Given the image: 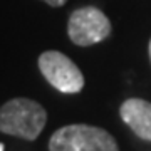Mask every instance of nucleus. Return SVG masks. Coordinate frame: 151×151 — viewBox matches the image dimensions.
<instances>
[{"mask_svg": "<svg viewBox=\"0 0 151 151\" xmlns=\"http://www.w3.org/2000/svg\"><path fill=\"white\" fill-rule=\"evenodd\" d=\"M47 123V113L39 103L27 97L10 99L0 108V131L34 141Z\"/></svg>", "mask_w": 151, "mask_h": 151, "instance_id": "f257e3e1", "label": "nucleus"}, {"mask_svg": "<svg viewBox=\"0 0 151 151\" xmlns=\"http://www.w3.org/2000/svg\"><path fill=\"white\" fill-rule=\"evenodd\" d=\"M49 151H119L108 131L89 124H69L49 139Z\"/></svg>", "mask_w": 151, "mask_h": 151, "instance_id": "f03ea898", "label": "nucleus"}, {"mask_svg": "<svg viewBox=\"0 0 151 151\" xmlns=\"http://www.w3.org/2000/svg\"><path fill=\"white\" fill-rule=\"evenodd\" d=\"M39 69L50 86L65 94H76L84 87V76L72 60L57 50H47L39 57Z\"/></svg>", "mask_w": 151, "mask_h": 151, "instance_id": "7ed1b4c3", "label": "nucleus"}, {"mask_svg": "<svg viewBox=\"0 0 151 151\" xmlns=\"http://www.w3.org/2000/svg\"><path fill=\"white\" fill-rule=\"evenodd\" d=\"M67 34L76 45H92L111 34V22L96 7H82L72 12Z\"/></svg>", "mask_w": 151, "mask_h": 151, "instance_id": "20e7f679", "label": "nucleus"}, {"mask_svg": "<svg viewBox=\"0 0 151 151\" xmlns=\"http://www.w3.org/2000/svg\"><path fill=\"white\" fill-rule=\"evenodd\" d=\"M121 119L141 139L151 141V103L145 99H128L119 108Z\"/></svg>", "mask_w": 151, "mask_h": 151, "instance_id": "39448f33", "label": "nucleus"}, {"mask_svg": "<svg viewBox=\"0 0 151 151\" xmlns=\"http://www.w3.org/2000/svg\"><path fill=\"white\" fill-rule=\"evenodd\" d=\"M45 4H49L50 7H60V5H64L67 0H44Z\"/></svg>", "mask_w": 151, "mask_h": 151, "instance_id": "423d86ee", "label": "nucleus"}, {"mask_svg": "<svg viewBox=\"0 0 151 151\" xmlns=\"http://www.w3.org/2000/svg\"><path fill=\"white\" fill-rule=\"evenodd\" d=\"M150 59H151V40H150Z\"/></svg>", "mask_w": 151, "mask_h": 151, "instance_id": "0eeeda50", "label": "nucleus"}, {"mask_svg": "<svg viewBox=\"0 0 151 151\" xmlns=\"http://www.w3.org/2000/svg\"><path fill=\"white\" fill-rule=\"evenodd\" d=\"M0 151H4V145L2 143H0Z\"/></svg>", "mask_w": 151, "mask_h": 151, "instance_id": "6e6552de", "label": "nucleus"}]
</instances>
